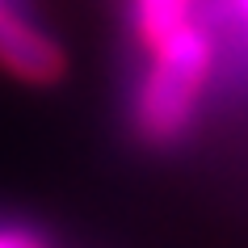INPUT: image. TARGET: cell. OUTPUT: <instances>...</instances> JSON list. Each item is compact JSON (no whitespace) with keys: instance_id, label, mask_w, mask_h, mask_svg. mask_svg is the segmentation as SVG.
I'll return each mask as SVG.
<instances>
[{"instance_id":"6da1fadb","label":"cell","mask_w":248,"mask_h":248,"mask_svg":"<svg viewBox=\"0 0 248 248\" xmlns=\"http://www.w3.org/2000/svg\"><path fill=\"white\" fill-rule=\"evenodd\" d=\"M206 67L210 38L194 21L156 46V63L147 72L143 89H139V105H135V126L147 143H172L189 131Z\"/></svg>"},{"instance_id":"277c9868","label":"cell","mask_w":248,"mask_h":248,"mask_svg":"<svg viewBox=\"0 0 248 248\" xmlns=\"http://www.w3.org/2000/svg\"><path fill=\"white\" fill-rule=\"evenodd\" d=\"M0 248H46L34 227H21V223H0Z\"/></svg>"},{"instance_id":"5b68a950","label":"cell","mask_w":248,"mask_h":248,"mask_svg":"<svg viewBox=\"0 0 248 248\" xmlns=\"http://www.w3.org/2000/svg\"><path fill=\"white\" fill-rule=\"evenodd\" d=\"M9 4H13L17 13H30V4H34V0H9Z\"/></svg>"},{"instance_id":"3957f363","label":"cell","mask_w":248,"mask_h":248,"mask_svg":"<svg viewBox=\"0 0 248 248\" xmlns=\"http://www.w3.org/2000/svg\"><path fill=\"white\" fill-rule=\"evenodd\" d=\"M189 0H135V26L139 38L156 51L160 42H169L181 26H189Z\"/></svg>"},{"instance_id":"7a4b0ae2","label":"cell","mask_w":248,"mask_h":248,"mask_svg":"<svg viewBox=\"0 0 248 248\" xmlns=\"http://www.w3.org/2000/svg\"><path fill=\"white\" fill-rule=\"evenodd\" d=\"M0 67L26 84H55L67 59L38 26H30L26 13L0 9Z\"/></svg>"},{"instance_id":"52a82bcc","label":"cell","mask_w":248,"mask_h":248,"mask_svg":"<svg viewBox=\"0 0 248 248\" xmlns=\"http://www.w3.org/2000/svg\"><path fill=\"white\" fill-rule=\"evenodd\" d=\"M0 9H13V4H9V0H0Z\"/></svg>"},{"instance_id":"8992f818","label":"cell","mask_w":248,"mask_h":248,"mask_svg":"<svg viewBox=\"0 0 248 248\" xmlns=\"http://www.w3.org/2000/svg\"><path fill=\"white\" fill-rule=\"evenodd\" d=\"M240 9H244V17H248V0H240Z\"/></svg>"}]
</instances>
